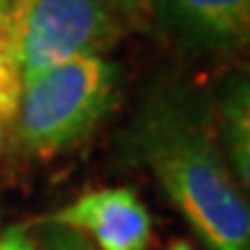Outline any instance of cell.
<instances>
[{"label": "cell", "instance_id": "6da1fadb", "mask_svg": "<svg viewBox=\"0 0 250 250\" xmlns=\"http://www.w3.org/2000/svg\"><path fill=\"white\" fill-rule=\"evenodd\" d=\"M123 138L212 250H250L248 202L222 153L214 112L197 92L156 87Z\"/></svg>", "mask_w": 250, "mask_h": 250}, {"label": "cell", "instance_id": "7a4b0ae2", "mask_svg": "<svg viewBox=\"0 0 250 250\" xmlns=\"http://www.w3.org/2000/svg\"><path fill=\"white\" fill-rule=\"evenodd\" d=\"M120 82V66L107 56L72 59L23 79L8 143L33 158L77 148L107 120Z\"/></svg>", "mask_w": 250, "mask_h": 250}, {"label": "cell", "instance_id": "3957f363", "mask_svg": "<svg viewBox=\"0 0 250 250\" xmlns=\"http://www.w3.org/2000/svg\"><path fill=\"white\" fill-rule=\"evenodd\" d=\"M10 33L23 82L72 59L107 56L125 28L105 0H21Z\"/></svg>", "mask_w": 250, "mask_h": 250}, {"label": "cell", "instance_id": "277c9868", "mask_svg": "<svg viewBox=\"0 0 250 250\" xmlns=\"http://www.w3.org/2000/svg\"><path fill=\"white\" fill-rule=\"evenodd\" d=\"M49 220L87 237L97 250H148L153 240L151 212L128 187L84 191Z\"/></svg>", "mask_w": 250, "mask_h": 250}, {"label": "cell", "instance_id": "5b68a950", "mask_svg": "<svg viewBox=\"0 0 250 250\" xmlns=\"http://www.w3.org/2000/svg\"><path fill=\"white\" fill-rule=\"evenodd\" d=\"M166 39L191 54H232L250 39V0H153Z\"/></svg>", "mask_w": 250, "mask_h": 250}, {"label": "cell", "instance_id": "8992f818", "mask_svg": "<svg viewBox=\"0 0 250 250\" xmlns=\"http://www.w3.org/2000/svg\"><path fill=\"white\" fill-rule=\"evenodd\" d=\"M217 135L227 166L235 179L248 187L250 181V87L245 74H232L220 89L217 100Z\"/></svg>", "mask_w": 250, "mask_h": 250}, {"label": "cell", "instance_id": "52a82bcc", "mask_svg": "<svg viewBox=\"0 0 250 250\" xmlns=\"http://www.w3.org/2000/svg\"><path fill=\"white\" fill-rule=\"evenodd\" d=\"M21 95V72L13 56V33H10V10L0 0V107L16 118Z\"/></svg>", "mask_w": 250, "mask_h": 250}, {"label": "cell", "instance_id": "ba28073f", "mask_svg": "<svg viewBox=\"0 0 250 250\" xmlns=\"http://www.w3.org/2000/svg\"><path fill=\"white\" fill-rule=\"evenodd\" d=\"M26 235L28 250H97L87 237L54 220H41L36 227L26 230Z\"/></svg>", "mask_w": 250, "mask_h": 250}, {"label": "cell", "instance_id": "9c48e42d", "mask_svg": "<svg viewBox=\"0 0 250 250\" xmlns=\"http://www.w3.org/2000/svg\"><path fill=\"white\" fill-rule=\"evenodd\" d=\"M125 31H148L153 21V0H105Z\"/></svg>", "mask_w": 250, "mask_h": 250}, {"label": "cell", "instance_id": "30bf717a", "mask_svg": "<svg viewBox=\"0 0 250 250\" xmlns=\"http://www.w3.org/2000/svg\"><path fill=\"white\" fill-rule=\"evenodd\" d=\"M0 250H28L26 227H10V230L0 232Z\"/></svg>", "mask_w": 250, "mask_h": 250}, {"label": "cell", "instance_id": "8fae6325", "mask_svg": "<svg viewBox=\"0 0 250 250\" xmlns=\"http://www.w3.org/2000/svg\"><path fill=\"white\" fill-rule=\"evenodd\" d=\"M10 125H13V118H10L3 107H0V153L5 151V146L10 141Z\"/></svg>", "mask_w": 250, "mask_h": 250}, {"label": "cell", "instance_id": "7c38bea8", "mask_svg": "<svg viewBox=\"0 0 250 250\" xmlns=\"http://www.w3.org/2000/svg\"><path fill=\"white\" fill-rule=\"evenodd\" d=\"M168 250H197V248H194V245H189L187 240H176V243L168 245Z\"/></svg>", "mask_w": 250, "mask_h": 250}, {"label": "cell", "instance_id": "4fadbf2b", "mask_svg": "<svg viewBox=\"0 0 250 250\" xmlns=\"http://www.w3.org/2000/svg\"><path fill=\"white\" fill-rule=\"evenodd\" d=\"M18 3H21V0H3V5H5V8L10 10V13H13V10H16V5H18Z\"/></svg>", "mask_w": 250, "mask_h": 250}]
</instances>
